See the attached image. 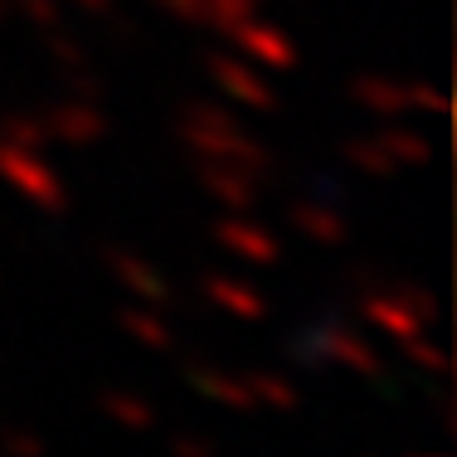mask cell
Segmentation results:
<instances>
[{
	"mask_svg": "<svg viewBox=\"0 0 457 457\" xmlns=\"http://www.w3.org/2000/svg\"><path fill=\"white\" fill-rule=\"evenodd\" d=\"M69 5H79L83 15H107V10H112V0H69Z\"/></svg>",
	"mask_w": 457,
	"mask_h": 457,
	"instance_id": "cell-29",
	"label": "cell"
},
{
	"mask_svg": "<svg viewBox=\"0 0 457 457\" xmlns=\"http://www.w3.org/2000/svg\"><path fill=\"white\" fill-rule=\"evenodd\" d=\"M258 5H263V0H204V29L228 35V29H234L238 20H248Z\"/></svg>",
	"mask_w": 457,
	"mask_h": 457,
	"instance_id": "cell-21",
	"label": "cell"
},
{
	"mask_svg": "<svg viewBox=\"0 0 457 457\" xmlns=\"http://www.w3.org/2000/svg\"><path fill=\"white\" fill-rule=\"evenodd\" d=\"M107 268H112V278L122 282L137 302H146V307H166L170 302V282L151 263H141L137 253H127V248H107Z\"/></svg>",
	"mask_w": 457,
	"mask_h": 457,
	"instance_id": "cell-10",
	"label": "cell"
},
{
	"mask_svg": "<svg viewBox=\"0 0 457 457\" xmlns=\"http://www.w3.org/2000/svg\"><path fill=\"white\" fill-rule=\"evenodd\" d=\"M228 39H234V45L248 54V63H258V69H273V73L297 69V45H292V35L278 25H263V20L248 15L228 29Z\"/></svg>",
	"mask_w": 457,
	"mask_h": 457,
	"instance_id": "cell-5",
	"label": "cell"
},
{
	"mask_svg": "<svg viewBox=\"0 0 457 457\" xmlns=\"http://www.w3.org/2000/svg\"><path fill=\"white\" fill-rule=\"evenodd\" d=\"M170 448L185 453V457H210V453H214V438H195V433H180V438H170Z\"/></svg>",
	"mask_w": 457,
	"mask_h": 457,
	"instance_id": "cell-28",
	"label": "cell"
},
{
	"mask_svg": "<svg viewBox=\"0 0 457 457\" xmlns=\"http://www.w3.org/2000/svg\"><path fill=\"white\" fill-rule=\"evenodd\" d=\"M355 282H361V312L389 336V341H409V336H419L423 326L438 317L433 297L419 287H385V282L375 287L370 273H361Z\"/></svg>",
	"mask_w": 457,
	"mask_h": 457,
	"instance_id": "cell-2",
	"label": "cell"
},
{
	"mask_svg": "<svg viewBox=\"0 0 457 457\" xmlns=\"http://www.w3.org/2000/svg\"><path fill=\"white\" fill-rule=\"evenodd\" d=\"M409 103H413V112H433V117L448 112V97L438 88H428V83H409Z\"/></svg>",
	"mask_w": 457,
	"mask_h": 457,
	"instance_id": "cell-25",
	"label": "cell"
},
{
	"mask_svg": "<svg viewBox=\"0 0 457 457\" xmlns=\"http://www.w3.org/2000/svg\"><path fill=\"white\" fill-rule=\"evenodd\" d=\"M200 185H204V195H214V200L224 204L228 214H244V210H253L258 200H263V176H253V170H244V166H224V161H200Z\"/></svg>",
	"mask_w": 457,
	"mask_h": 457,
	"instance_id": "cell-8",
	"label": "cell"
},
{
	"mask_svg": "<svg viewBox=\"0 0 457 457\" xmlns=\"http://www.w3.org/2000/svg\"><path fill=\"white\" fill-rule=\"evenodd\" d=\"M287 220H292V228H297L302 238H312V244H321V248H336V244H345V234H351V224H345V214L336 210V204H326V200L292 204V210H287Z\"/></svg>",
	"mask_w": 457,
	"mask_h": 457,
	"instance_id": "cell-11",
	"label": "cell"
},
{
	"mask_svg": "<svg viewBox=\"0 0 457 457\" xmlns=\"http://www.w3.org/2000/svg\"><path fill=\"white\" fill-rule=\"evenodd\" d=\"M375 141L389 151L395 166H423V161H428V141L419 132H404V127H389V132H379Z\"/></svg>",
	"mask_w": 457,
	"mask_h": 457,
	"instance_id": "cell-19",
	"label": "cell"
},
{
	"mask_svg": "<svg viewBox=\"0 0 457 457\" xmlns=\"http://www.w3.org/2000/svg\"><path fill=\"white\" fill-rule=\"evenodd\" d=\"M45 35H49V54L63 63V69H73V63H88V59H83V45H79L73 35H63L59 25H54V29H45Z\"/></svg>",
	"mask_w": 457,
	"mask_h": 457,
	"instance_id": "cell-24",
	"label": "cell"
},
{
	"mask_svg": "<svg viewBox=\"0 0 457 457\" xmlns=\"http://www.w3.org/2000/svg\"><path fill=\"white\" fill-rule=\"evenodd\" d=\"M0 448L20 453V457H39L45 453V438H39V433H25V428H10V433H0Z\"/></svg>",
	"mask_w": 457,
	"mask_h": 457,
	"instance_id": "cell-26",
	"label": "cell"
},
{
	"mask_svg": "<svg viewBox=\"0 0 457 457\" xmlns=\"http://www.w3.org/2000/svg\"><path fill=\"white\" fill-rule=\"evenodd\" d=\"M180 141L195 151L200 161H224V166H244L253 176H268L273 170V156L268 146H258L244 127L228 117V107L214 103H190L180 117Z\"/></svg>",
	"mask_w": 457,
	"mask_h": 457,
	"instance_id": "cell-1",
	"label": "cell"
},
{
	"mask_svg": "<svg viewBox=\"0 0 457 457\" xmlns=\"http://www.w3.org/2000/svg\"><path fill=\"white\" fill-rule=\"evenodd\" d=\"M210 79L220 83L224 97H234V103L244 107H258V112H268V107H278V93L268 88L263 69L248 59H228V54H214L210 59Z\"/></svg>",
	"mask_w": 457,
	"mask_h": 457,
	"instance_id": "cell-7",
	"label": "cell"
},
{
	"mask_svg": "<svg viewBox=\"0 0 457 457\" xmlns=\"http://www.w3.org/2000/svg\"><path fill=\"white\" fill-rule=\"evenodd\" d=\"M166 15H176L180 25H190V29H204V0H156Z\"/></svg>",
	"mask_w": 457,
	"mask_h": 457,
	"instance_id": "cell-27",
	"label": "cell"
},
{
	"mask_svg": "<svg viewBox=\"0 0 457 457\" xmlns=\"http://www.w3.org/2000/svg\"><path fill=\"white\" fill-rule=\"evenodd\" d=\"M0 141L10 146H25V151H45L49 146V132L39 117H25V112H5L0 117Z\"/></svg>",
	"mask_w": 457,
	"mask_h": 457,
	"instance_id": "cell-18",
	"label": "cell"
},
{
	"mask_svg": "<svg viewBox=\"0 0 457 457\" xmlns=\"http://www.w3.org/2000/svg\"><path fill=\"white\" fill-rule=\"evenodd\" d=\"M35 29H54L63 20V0H10Z\"/></svg>",
	"mask_w": 457,
	"mask_h": 457,
	"instance_id": "cell-23",
	"label": "cell"
},
{
	"mask_svg": "<svg viewBox=\"0 0 457 457\" xmlns=\"http://www.w3.org/2000/svg\"><path fill=\"white\" fill-rule=\"evenodd\" d=\"M351 97L365 107V112H375V117H404V112H413L409 83L385 79V73H361V79L351 83Z\"/></svg>",
	"mask_w": 457,
	"mask_h": 457,
	"instance_id": "cell-13",
	"label": "cell"
},
{
	"mask_svg": "<svg viewBox=\"0 0 457 457\" xmlns=\"http://www.w3.org/2000/svg\"><path fill=\"white\" fill-rule=\"evenodd\" d=\"M122 331L132 336V341H141L146 351H170V341H176V336H170V326L161 321L151 307H127L122 312Z\"/></svg>",
	"mask_w": 457,
	"mask_h": 457,
	"instance_id": "cell-17",
	"label": "cell"
},
{
	"mask_svg": "<svg viewBox=\"0 0 457 457\" xmlns=\"http://www.w3.org/2000/svg\"><path fill=\"white\" fill-rule=\"evenodd\" d=\"M244 385H248V395H253V409H273V413H292L302 404V395H297V385L292 379H282V375H244Z\"/></svg>",
	"mask_w": 457,
	"mask_h": 457,
	"instance_id": "cell-15",
	"label": "cell"
},
{
	"mask_svg": "<svg viewBox=\"0 0 457 457\" xmlns=\"http://www.w3.org/2000/svg\"><path fill=\"white\" fill-rule=\"evenodd\" d=\"M5 10H10V0H0V15H5Z\"/></svg>",
	"mask_w": 457,
	"mask_h": 457,
	"instance_id": "cell-30",
	"label": "cell"
},
{
	"mask_svg": "<svg viewBox=\"0 0 457 457\" xmlns=\"http://www.w3.org/2000/svg\"><path fill=\"white\" fill-rule=\"evenodd\" d=\"M204 297H210L220 312H228V317H238V321H263L268 317V297H263V292L248 287V282H238V278H224V273L204 278Z\"/></svg>",
	"mask_w": 457,
	"mask_h": 457,
	"instance_id": "cell-12",
	"label": "cell"
},
{
	"mask_svg": "<svg viewBox=\"0 0 457 457\" xmlns=\"http://www.w3.org/2000/svg\"><path fill=\"white\" fill-rule=\"evenodd\" d=\"M97 409H103L112 423L132 428V433H146L151 423H156V409H151L146 399H137V395H122V389H107V395L97 399Z\"/></svg>",
	"mask_w": 457,
	"mask_h": 457,
	"instance_id": "cell-16",
	"label": "cell"
},
{
	"mask_svg": "<svg viewBox=\"0 0 457 457\" xmlns=\"http://www.w3.org/2000/svg\"><path fill=\"white\" fill-rule=\"evenodd\" d=\"M345 161H351L355 170H365V176H395V161H389V151L379 146L375 137H361V141H351L345 146Z\"/></svg>",
	"mask_w": 457,
	"mask_h": 457,
	"instance_id": "cell-20",
	"label": "cell"
},
{
	"mask_svg": "<svg viewBox=\"0 0 457 457\" xmlns=\"http://www.w3.org/2000/svg\"><path fill=\"white\" fill-rule=\"evenodd\" d=\"M214 238H220V244H224L234 258H244V263H253V268H273L278 258H282L278 238L268 234L263 224L244 220L238 210H234V220H220V224H214Z\"/></svg>",
	"mask_w": 457,
	"mask_h": 457,
	"instance_id": "cell-9",
	"label": "cell"
},
{
	"mask_svg": "<svg viewBox=\"0 0 457 457\" xmlns=\"http://www.w3.org/2000/svg\"><path fill=\"white\" fill-rule=\"evenodd\" d=\"M49 141H63V146H93V141L107 137V112L97 107V97H69V103H54L45 117Z\"/></svg>",
	"mask_w": 457,
	"mask_h": 457,
	"instance_id": "cell-6",
	"label": "cell"
},
{
	"mask_svg": "<svg viewBox=\"0 0 457 457\" xmlns=\"http://www.w3.org/2000/svg\"><path fill=\"white\" fill-rule=\"evenodd\" d=\"M0 180H10V190H20L29 204H39V210H49V214L69 210V185H63V176L39 156V151L0 141Z\"/></svg>",
	"mask_w": 457,
	"mask_h": 457,
	"instance_id": "cell-3",
	"label": "cell"
},
{
	"mask_svg": "<svg viewBox=\"0 0 457 457\" xmlns=\"http://www.w3.org/2000/svg\"><path fill=\"white\" fill-rule=\"evenodd\" d=\"M312 341H317V351H321L326 365H345V370H355L361 379H379V375H385V361H379V351L365 341L361 331H351V326L321 321L317 331H312Z\"/></svg>",
	"mask_w": 457,
	"mask_h": 457,
	"instance_id": "cell-4",
	"label": "cell"
},
{
	"mask_svg": "<svg viewBox=\"0 0 457 457\" xmlns=\"http://www.w3.org/2000/svg\"><path fill=\"white\" fill-rule=\"evenodd\" d=\"M185 379L195 385V395L214 399V404H224V409H234V413H248V409H253V395H248V385H244V379H234V375H224V370L190 365V370H185Z\"/></svg>",
	"mask_w": 457,
	"mask_h": 457,
	"instance_id": "cell-14",
	"label": "cell"
},
{
	"mask_svg": "<svg viewBox=\"0 0 457 457\" xmlns=\"http://www.w3.org/2000/svg\"><path fill=\"white\" fill-rule=\"evenodd\" d=\"M399 345H404V355H409L419 370H428V375H448V355H443V345L423 341V331L409 336V341H399Z\"/></svg>",
	"mask_w": 457,
	"mask_h": 457,
	"instance_id": "cell-22",
	"label": "cell"
}]
</instances>
